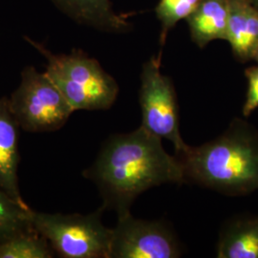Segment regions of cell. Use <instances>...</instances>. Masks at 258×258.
<instances>
[{
    "instance_id": "obj_1",
    "label": "cell",
    "mask_w": 258,
    "mask_h": 258,
    "mask_svg": "<svg viewBox=\"0 0 258 258\" xmlns=\"http://www.w3.org/2000/svg\"><path fill=\"white\" fill-rule=\"evenodd\" d=\"M83 175L97 186L101 209L117 216L130 212L135 199L149 188L185 182L180 159L169 155L162 139L142 126L111 135Z\"/></svg>"
},
{
    "instance_id": "obj_2",
    "label": "cell",
    "mask_w": 258,
    "mask_h": 258,
    "mask_svg": "<svg viewBox=\"0 0 258 258\" xmlns=\"http://www.w3.org/2000/svg\"><path fill=\"white\" fill-rule=\"evenodd\" d=\"M184 179L228 195L258 190V132L234 119L211 142L189 147L180 155Z\"/></svg>"
},
{
    "instance_id": "obj_3",
    "label": "cell",
    "mask_w": 258,
    "mask_h": 258,
    "mask_svg": "<svg viewBox=\"0 0 258 258\" xmlns=\"http://www.w3.org/2000/svg\"><path fill=\"white\" fill-rule=\"evenodd\" d=\"M47 60L45 73L77 110H107L116 102L119 86L95 58L74 50L55 55L27 39Z\"/></svg>"
},
{
    "instance_id": "obj_4",
    "label": "cell",
    "mask_w": 258,
    "mask_h": 258,
    "mask_svg": "<svg viewBox=\"0 0 258 258\" xmlns=\"http://www.w3.org/2000/svg\"><path fill=\"white\" fill-rule=\"evenodd\" d=\"M102 209L89 214L32 211L36 231L63 258H109L112 229L103 225Z\"/></svg>"
},
{
    "instance_id": "obj_5",
    "label": "cell",
    "mask_w": 258,
    "mask_h": 258,
    "mask_svg": "<svg viewBox=\"0 0 258 258\" xmlns=\"http://www.w3.org/2000/svg\"><path fill=\"white\" fill-rule=\"evenodd\" d=\"M8 100L19 127L30 133L56 131L75 112L46 73L33 66L23 69L19 87Z\"/></svg>"
},
{
    "instance_id": "obj_6",
    "label": "cell",
    "mask_w": 258,
    "mask_h": 258,
    "mask_svg": "<svg viewBox=\"0 0 258 258\" xmlns=\"http://www.w3.org/2000/svg\"><path fill=\"white\" fill-rule=\"evenodd\" d=\"M139 102L142 124L151 134L171 142L176 154L184 152L186 145L180 133L179 107L170 79L161 72V56L146 62L141 76Z\"/></svg>"
},
{
    "instance_id": "obj_7",
    "label": "cell",
    "mask_w": 258,
    "mask_h": 258,
    "mask_svg": "<svg viewBox=\"0 0 258 258\" xmlns=\"http://www.w3.org/2000/svg\"><path fill=\"white\" fill-rule=\"evenodd\" d=\"M181 247L162 222L135 218L131 212L118 216L112 229L109 258H177Z\"/></svg>"
},
{
    "instance_id": "obj_8",
    "label": "cell",
    "mask_w": 258,
    "mask_h": 258,
    "mask_svg": "<svg viewBox=\"0 0 258 258\" xmlns=\"http://www.w3.org/2000/svg\"><path fill=\"white\" fill-rule=\"evenodd\" d=\"M19 128L10 109L8 98L0 99V187L23 206L19 189Z\"/></svg>"
},
{
    "instance_id": "obj_9",
    "label": "cell",
    "mask_w": 258,
    "mask_h": 258,
    "mask_svg": "<svg viewBox=\"0 0 258 258\" xmlns=\"http://www.w3.org/2000/svg\"><path fill=\"white\" fill-rule=\"evenodd\" d=\"M225 40L241 59L253 58L258 48V12L246 0H230Z\"/></svg>"
},
{
    "instance_id": "obj_10",
    "label": "cell",
    "mask_w": 258,
    "mask_h": 258,
    "mask_svg": "<svg viewBox=\"0 0 258 258\" xmlns=\"http://www.w3.org/2000/svg\"><path fill=\"white\" fill-rule=\"evenodd\" d=\"M230 14V0H200L187 18L194 42L206 46L212 40L226 39Z\"/></svg>"
},
{
    "instance_id": "obj_11",
    "label": "cell",
    "mask_w": 258,
    "mask_h": 258,
    "mask_svg": "<svg viewBox=\"0 0 258 258\" xmlns=\"http://www.w3.org/2000/svg\"><path fill=\"white\" fill-rule=\"evenodd\" d=\"M218 258H258V216L231 220L223 228L217 244Z\"/></svg>"
},
{
    "instance_id": "obj_12",
    "label": "cell",
    "mask_w": 258,
    "mask_h": 258,
    "mask_svg": "<svg viewBox=\"0 0 258 258\" xmlns=\"http://www.w3.org/2000/svg\"><path fill=\"white\" fill-rule=\"evenodd\" d=\"M73 19L106 31H122L127 22L114 13L110 0H54Z\"/></svg>"
},
{
    "instance_id": "obj_13",
    "label": "cell",
    "mask_w": 258,
    "mask_h": 258,
    "mask_svg": "<svg viewBox=\"0 0 258 258\" xmlns=\"http://www.w3.org/2000/svg\"><path fill=\"white\" fill-rule=\"evenodd\" d=\"M32 211L0 187V244L21 232L35 230Z\"/></svg>"
},
{
    "instance_id": "obj_14",
    "label": "cell",
    "mask_w": 258,
    "mask_h": 258,
    "mask_svg": "<svg viewBox=\"0 0 258 258\" xmlns=\"http://www.w3.org/2000/svg\"><path fill=\"white\" fill-rule=\"evenodd\" d=\"M54 249L36 230L21 232L0 244V258H52Z\"/></svg>"
},
{
    "instance_id": "obj_15",
    "label": "cell",
    "mask_w": 258,
    "mask_h": 258,
    "mask_svg": "<svg viewBox=\"0 0 258 258\" xmlns=\"http://www.w3.org/2000/svg\"><path fill=\"white\" fill-rule=\"evenodd\" d=\"M200 0H161L157 6V17L163 23L164 32L177 22L187 19L197 8Z\"/></svg>"
},
{
    "instance_id": "obj_16",
    "label": "cell",
    "mask_w": 258,
    "mask_h": 258,
    "mask_svg": "<svg viewBox=\"0 0 258 258\" xmlns=\"http://www.w3.org/2000/svg\"><path fill=\"white\" fill-rule=\"evenodd\" d=\"M246 77L248 79V92L242 113L244 117H249L258 108V66L247 69Z\"/></svg>"
},
{
    "instance_id": "obj_17",
    "label": "cell",
    "mask_w": 258,
    "mask_h": 258,
    "mask_svg": "<svg viewBox=\"0 0 258 258\" xmlns=\"http://www.w3.org/2000/svg\"><path fill=\"white\" fill-rule=\"evenodd\" d=\"M253 58H255V60L258 62V48L257 50H256V52H255V54L253 55Z\"/></svg>"
}]
</instances>
